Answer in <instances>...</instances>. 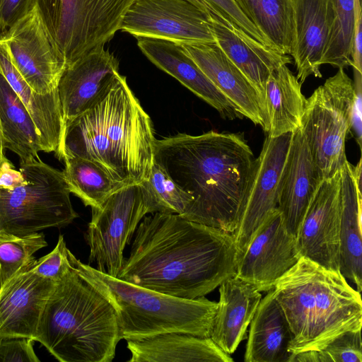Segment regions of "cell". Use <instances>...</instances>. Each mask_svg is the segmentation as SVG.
<instances>
[{
	"instance_id": "41",
	"label": "cell",
	"mask_w": 362,
	"mask_h": 362,
	"mask_svg": "<svg viewBox=\"0 0 362 362\" xmlns=\"http://www.w3.org/2000/svg\"><path fill=\"white\" fill-rule=\"evenodd\" d=\"M362 14L356 23L354 33L351 44V58L354 71L362 74Z\"/></svg>"
},
{
	"instance_id": "18",
	"label": "cell",
	"mask_w": 362,
	"mask_h": 362,
	"mask_svg": "<svg viewBox=\"0 0 362 362\" xmlns=\"http://www.w3.org/2000/svg\"><path fill=\"white\" fill-rule=\"evenodd\" d=\"M204 74L239 112L264 132L269 129L264 104L255 86L214 42H181Z\"/></svg>"
},
{
	"instance_id": "2",
	"label": "cell",
	"mask_w": 362,
	"mask_h": 362,
	"mask_svg": "<svg viewBox=\"0 0 362 362\" xmlns=\"http://www.w3.org/2000/svg\"><path fill=\"white\" fill-rule=\"evenodd\" d=\"M255 158L241 135L210 131L156 139L153 161L192 198L187 220L236 230Z\"/></svg>"
},
{
	"instance_id": "30",
	"label": "cell",
	"mask_w": 362,
	"mask_h": 362,
	"mask_svg": "<svg viewBox=\"0 0 362 362\" xmlns=\"http://www.w3.org/2000/svg\"><path fill=\"white\" fill-rule=\"evenodd\" d=\"M271 47L290 55L293 32L292 0H234Z\"/></svg>"
},
{
	"instance_id": "42",
	"label": "cell",
	"mask_w": 362,
	"mask_h": 362,
	"mask_svg": "<svg viewBox=\"0 0 362 362\" xmlns=\"http://www.w3.org/2000/svg\"><path fill=\"white\" fill-rule=\"evenodd\" d=\"M12 163L7 160L4 161L0 168V187H14L25 182V178L21 171L13 168Z\"/></svg>"
},
{
	"instance_id": "8",
	"label": "cell",
	"mask_w": 362,
	"mask_h": 362,
	"mask_svg": "<svg viewBox=\"0 0 362 362\" xmlns=\"http://www.w3.org/2000/svg\"><path fill=\"white\" fill-rule=\"evenodd\" d=\"M136 0H36V8L65 67L120 30Z\"/></svg>"
},
{
	"instance_id": "33",
	"label": "cell",
	"mask_w": 362,
	"mask_h": 362,
	"mask_svg": "<svg viewBox=\"0 0 362 362\" xmlns=\"http://www.w3.org/2000/svg\"><path fill=\"white\" fill-rule=\"evenodd\" d=\"M151 214H174L182 216L192 201L154 161L148 177L140 182Z\"/></svg>"
},
{
	"instance_id": "28",
	"label": "cell",
	"mask_w": 362,
	"mask_h": 362,
	"mask_svg": "<svg viewBox=\"0 0 362 362\" xmlns=\"http://www.w3.org/2000/svg\"><path fill=\"white\" fill-rule=\"evenodd\" d=\"M301 84L287 64L269 74L264 90L268 136L276 137L300 127L306 104Z\"/></svg>"
},
{
	"instance_id": "24",
	"label": "cell",
	"mask_w": 362,
	"mask_h": 362,
	"mask_svg": "<svg viewBox=\"0 0 362 362\" xmlns=\"http://www.w3.org/2000/svg\"><path fill=\"white\" fill-rule=\"evenodd\" d=\"M209 26L215 42L252 83L264 104V90L269 74L279 66L291 64L290 55L244 38L213 13L210 16Z\"/></svg>"
},
{
	"instance_id": "26",
	"label": "cell",
	"mask_w": 362,
	"mask_h": 362,
	"mask_svg": "<svg viewBox=\"0 0 362 362\" xmlns=\"http://www.w3.org/2000/svg\"><path fill=\"white\" fill-rule=\"evenodd\" d=\"M292 334L273 288L261 299L252 320L245 362H291Z\"/></svg>"
},
{
	"instance_id": "32",
	"label": "cell",
	"mask_w": 362,
	"mask_h": 362,
	"mask_svg": "<svg viewBox=\"0 0 362 362\" xmlns=\"http://www.w3.org/2000/svg\"><path fill=\"white\" fill-rule=\"evenodd\" d=\"M333 23L321 64L346 68L351 66V49L361 0H329Z\"/></svg>"
},
{
	"instance_id": "3",
	"label": "cell",
	"mask_w": 362,
	"mask_h": 362,
	"mask_svg": "<svg viewBox=\"0 0 362 362\" xmlns=\"http://www.w3.org/2000/svg\"><path fill=\"white\" fill-rule=\"evenodd\" d=\"M149 115L120 74L88 110L64 127L59 160H91L122 185L140 183L153 163Z\"/></svg>"
},
{
	"instance_id": "29",
	"label": "cell",
	"mask_w": 362,
	"mask_h": 362,
	"mask_svg": "<svg viewBox=\"0 0 362 362\" xmlns=\"http://www.w3.org/2000/svg\"><path fill=\"white\" fill-rule=\"evenodd\" d=\"M0 129L4 148L16 153L21 161L40 159V137L25 106L0 70Z\"/></svg>"
},
{
	"instance_id": "6",
	"label": "cell",
	"mask_w": 362,
	"mask_h": 362,
	"mask_svg": "<svg viewBox=\"0 0 362 362\" xmlns=\"http://www.w3.org/2000/svg\"><path fill=\"white\" fill-rule=\"evenodd\" d=\"M79 274L110 303L122 339L170 332L210 337L217 303L204 296L185 299L141 287L101 272L74 257Z\"/></svg>"
},
{
	"instance_id": "12",
	"label": "cell",
	"mask_w": 362,
	"mask_h": 362,
	"mask_svg": "<svg viewBox=\"0 0 362 362\" xmlns=\"http://www.w3.org/2000/svg\"><path fill=\"white\" fill-rule=\"evenodd\" d=\"M14 66L40 94L57 88L65 63L45 29L36 6L0 36Z\"/></svg>"
},
{
	"instance_id": "10",
	"label": "cell",
	"mask_w": 362,
	"mask_h": 362,
	"mask_svg": "<svg viewBox=\"0 0 362 362\" xmlns=\"http://www.w3.org/2000/svg\"><path fill=\"white\" fill-rule=\"evenodd\" d=\"M91 211L86 234L89 262L95 263L98 271L118 278L126 245L143 218L151 214L140 183L121 187Z\"/></svg>"
},
{
	"instance_id": "14",
	"label": "cell",
	"mask_w": 362,
	"mask_h": 362,
	"mask_svg": "<svg viewBox=\"0 0 362 362\" xmlns=\"http://www.w3.org/2000/svg\"><path fill=\"white\" fill-rule=\"evenodd\" d=\"M340 223L339 171L320 182L305 211L296 236L300 257L340 272Z\"/></svg>"
},
{
	"instance_id": "23",
	"label": "cell",
	"mask_w": 362,
	"mask_h": 362,
	"mask_svg": "<svg viewBox=\"0 0 362 362\" xmlns=\"http://www.w3.org/2000/svg\"><path fill=\"white\" fill-rule=\"evenodd\" d=\"M129 362H232L211 337L170 332L128 340Z\"/></svg>"
},
{
	"instance_id": "1",
	"label": "cell",
	"mask_w": 362,
	"mask_h": 362,
	"mask_svg": "<svg viewBox=\"0 0 362 362\" xmlns=\"http://www.w3.org/2000/svg\"><path fill=\"white\" fill-rule=\"evenodd\" d=\"M233 233L179 214L145 216L118 278L185 299L205 296L235 276Z\"/></svg>"
},
{
	"instance_id": "38",
	"label": "cell",
	"mask_w": 362,
	"mask_h": 362,
	"mask_svg": "<svg viewBox=\"0 0 362 362\" xmlns=\"http://www.w3.org/2000/svg\"><path fill=\"white\" fill-rule=\"evenodd\" d=\"M35 340L23 337H0V362H40Z\"/></svg>"
},
{
	"instance_id": "9",
	"label": "cell",
	"mask_w": 362,
	"mask_h": 362,
	"mask_svg": "<svg viewBox=\"0 0 362 362\" xmlns=\"http://www.w3.org/2000/svg\"><path fill=\"white\" fill-rule=\"evenodd\" d=\"M354 98V81L339 68L306 99L300 129L322 180L339 172L347 160L345 143Z\"/></svg>"
},
{
	"instance_id": "20",
	"label": "cell",
	"mask_w": 362,
	"mask_h": 362,
	"mask_svg": "<svg viewBox=\"0 0 362 362\" xmlns=\"http://www.w3.org/2000/svg\"><path fill=\"white\" fill-rule=\"evenodd\" d=\"M142 53L157 67L176 78L227 119L243 116L233 104L204 74L181 42L136 37Z\"/></svg>"
},
{
	"instance_id": "31",
	"label": "cell",
	"mask_w": 362,
	"mask_h": 362,
	"mask_svg": "<svg viewBox=\"0 0 362 362\" xmlns=\"http://www.w3.org/2000/svg\"><path fill=\"white\" fill-rule=\"evenodd\" d=\"M62 171L71 193L85 206H99L112 193L126 185L114 180L95 163L80 157L66 156Z\"/></svg>"
},
{
	"instance_id": "37",
	"label": "cell",
	"mask_w": 362,
	"mask_h": 362,
	"mask_svg": "<svg viewBox=\"0 0 362 362\" xmlns=\"http://www.w3.org/2000/svg\"><path fill=\"white\" fill-rule=\"evenodd\" d=\"M71 252L67 248L62 235H59L54 250L37 260L32 267L33 271L40 276L58 282L72 265Z\"/></svg>"
},
{
	"instance_id": "4",
	"label": "cell",
	"mask_w": 362,
	"mask_h": 362,
	"mask_svg": "<svg viewBox=\"0 0 362 362\" xmlns=\"http://www.w3.org/2000/svg\"><path fill=\"white\" fill-rule=\"evenodd\" d=\"M273 291L291 329L292 356L320 351L337 336L361 329L360 292L340 272L300 257Z\"/></svg>"
},
{
	"instance_id": "16",
	"label": "cell",
	"mask_w": 362,
	"mask_h": 362,
	"mask_svg": "<svg viewBox=\"0 0 362 362\" xmlns=\"http://www.w3.org/2000/svg\"><path fill=\"white\" fill-rule=\"evenodd\" d=\"M119 74V62L105 45L65 67L57 84L64 127L90 108Z\"/></svg>"
},
{
	"instance_id": "13",
	"label": "cell",
	"mask_w": 362,
	"mask_h": 362,
	"mask_svg": "<svg viewBox=\"0 0 362 362\" xmlns=\"http://www.w3.org/2000/svg\"><path fill=\"white\" fill-rule=\"evenodd\" d=\"M292 133L267 136L259 156L254 160L241 218L233 234L238 262L268 214L277 208L279 184Z\"/></svg>"
},
{
	"instance_id": "21",
	"label": "cell",
	"mask_w": 362,
	"mask_h": 362,
	"mask_svg": "<svg viewBox=\"0 0 362 362\" xmlns=\"http://www.w3.org/2000/svg\"><path fill=\"white\" fill-rule=\"evenodd\" d=\"M293 32L290 53L300 83L320 78L322 55L333 23L329 0H292Z\"/></svg>"
},
{
	"instance_id": "35",
	"label": "cell",
	"mask_w": 362,
	"mask_h": 362,
	"mask_svg": "<svg viewBox=\"0 0 362 362\" xmlns=\"http://www.w3.org/2000/svg\"><path fill=\"white\" fill-rule=\"evenodd\" d=\"M291 362H362L361 330L346 332L320 351L296 354Z\"/></svg>"
},
{
	"instance_id": "45",
	"label": "cell",
	"mask_w": 362,
	"mask_h": 362,
	"mask_svg": "<svg viewBox=\"0 0 362 362\" xmlns=\"http://www.w3.org/2000/svg\"><path fill=\"white\" fill-rule=\"evenodd\" d=\"M6 159V158L4 156V155L0 154V168Z\"/></svg>"
},
{
	"instance_id": "11",
	"label": "cell",
	"mask_w": 362,
	"mask_h": 362,
	"mask_svg": "<svg viewBox=\"0 0 362 362\" xmlns=\"http://www.w3.org/2000/svg\"><path fill=\"white\" fill-rule=\"evenodd\" d=\"M210 16L188 0H136L126 12L120 30L136 38L214 42Z\"/></svg>"
},
{
	"instance_id": "27",
	"label": "cell",
	"mask_w": 362,
	"mask_h": 362,
	"mask_svg": "<svg viewBox=\"0 0 362 362\" xmlns=\"http://www.w3.org/2000/svg\"><path fill=\"white\" fill-rule=\"evenodd\" d=\"M340 172V272L358 292L362 288V194L356 182L354 165L347 160Z\"/></svg>"
},
{
	"instance_id": "7",
	"label": "cell",
	"mask_w": 362,
	"mask_h": 362,
	"mask_svg": "<svg viewBox=\"0 0 362 362\" xmlns=\"http://www.w3.org/2000/svg\"><path fill=\"white\" fill-rule=\"evenodd\" d=\"M25 182L0 187V230L23 236L47 228H62L78 216L62 171L40 159L21 161Z\"/></svg>"
},
{
	"instance_id": "22",
	"label": "cell",
	"mask_w": 362,
	"mask_h": 362,
	"mask_svg": "<svg viewBox=\"0 0 362 362\" xmlns=\"http://www.w3.org/2000/svg\"><path fill=\"white\" fill-rule=\"evenodd\" d=\"M218 291L219 300L210 337L230 355L245 338L262 294L255 286L235 276L222 282Z\"/></svg>"
},
{
	"instance_id": "43",
	"label": "cell",
	"mask_w": 362,
	"mask_h": 362,
	"mask_svg": "<svg viewBox=\"0 0 362 362\" xmlns=\"http://www.w3.org/2000/svg\"><path fill=\"white\" fill-rule=\"evenodd\" d=\"M188 1L193 3L194 5L198 6L199 8H201L205 13H206L209 15H211V13H213L212 11L209 8V6L206 4V3L204 0H188Z\"/></svg>"
},
{
	"instance_id": "34",
	"label": "cell",
	"mask_w": 362,
	"mask_h": 362,
	"mask_svg": "<svg viewBox=\"0 0 362 362\" xmlns=\"http://www.w3.org/2000/svg\"><path fill=\"white\" fill-rule=\"evenodd\" d=\"M47 245L43 233L18 236L0 230V286L31 268L34 253Z\"/></svg>"
},
{
	"instance_id": "25",
	"label": "cell",
	"mask_w": 362,
	"mask_h": 362,
	"mask_svg": "<svg viewBox=\"0 0 362 362\" xmlns=\"http://www.w3.org/2000/svg\"><path fill=\"white\" fill-rule=\"evenodd\" d=\"M0 70L30 115L40 137L42 151L54 152L59 158L64 124L57 88L46 94L35 92L14 66L1 42Z\"/></svg>"
},
{
	"instance_id": "19",
	"label": "cell",
	"mask_w": 362,
	"mask_h": 362,
	"mask_svg": "<svg viewBox=\"0 0 362 362\" xmlns=\"http://www.w3.org/2000/svg\"><path fill=\"white\" fill-rule=\"evenodd\" d=\"M322 181L299 127L292 133L279 180L277 204L286 228L295 237L305 211Z\"/></svg>"
},
{
	"instance_id": "5",
	"label": "cell",
	"mask_w": 362,
	"mask_h": 362,
	"mask_svg": "<svg viewBox=\"0 0 362 362\" xmlns=\"http://www.w3.org/2000/svg\"><path fill=\"white\" fill-rule=\"evenodd\" d=\"M74 257L44 307L35 341L60 362H111L122 339L116 313L79 274Z\"/></svg>"
},
{
	"instance_id": "36",
	"label": "cell",
	"mask_w": 362,
	"mask_h": 362,
	"mask_svg": "<svg viewBox=\"0 0 362 362\" xmlns=\"http://www.w3.org/2000/svg\"><path fill=\"white\" fill-rule=\"evenodd\" d=\"M204 1L214 15L238 35L248 40L257 41L272 48L267 40L241 11L234 0Z\"/></svg>"
},
{
	"instance_id": "39",
	"label": "cell",
	"mask_w": 362,
	"mask_h": 362,
	"mask_svg": "<svg viewBox=\"0 0 362 362\" xmlns=\"http://www.w3.org/2000/svg\"><path fill=\"white\" fill-rule=\"evenodd\" d=\"M36 6V0H0V36Z\"/></svg>"
},
{
	"instance_id": "44",
	"label": "cell",
	"mask_w": 362,
	"mask_h": 362,
	"mask_svg": "<svg viewBox=\"0 0 362 362\" xmlns=\"http://www.w3.org/2000/svg\"><path fill=\"white\" fill-rule=\"evenodd\" d=\"M4 147L2 144V136H1V132L0 129V154L4 155Z\"/></svg>"
},
{
	"instance_id": "15",
	"label": "cell",
	"mask_w": 362,
	"mask_h": 362,
	"mask_svg": "<svg viewBox=\"0 0 362 362\" xmlns=\"http://www.w3.org/2000/svg\"><path fill=\"white\" fill-rule=\"evenodd\" d=\"M299 258L296 237L288 230L276 208L253 235L238 262L235 276L260 292H267Z\"/></svg>"
},
{
	"instance_id": "17",
	"label": "cell",
	"mask_w": 362,
	"mask_h": 362,
	"mask_svg": "<svg viewBox=\"0 0 362 362\" xmlns=\"http://www.w3.org/2000/svg\"><path fill=\"white\" fill-rule=\"evenodd\" d=\"M55 285L31 267L0 286V337L35 341L40 317Z\"/></svg>"
},
{
	"instance_id": "40",
	"label": "cell",
	"mask_w": 362,
	"mask_h": 362,
	"mask_svg": "<svg viewBox=\"0 0 362 362\" xmlns=\"http://www.w3.org/2000/svg\"><path fill=\"white\" fill-rule=\"evenodd\" d=\"M355 98L352 109L351 128L356 141L361 148L362 138V95H361V75L362 74L354 71Z\"/></svg>"
}]
</instances>
